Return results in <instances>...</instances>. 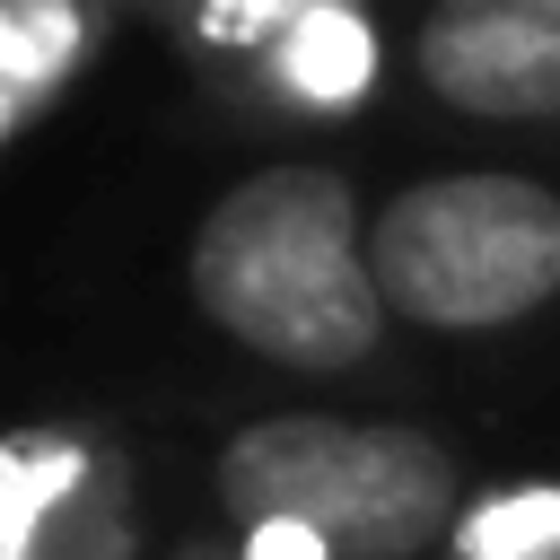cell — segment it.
Returning a JSON list of instances; mask_svg holds the SVG:
<instances>
[{
  "mask_svg": "<svg viewBox=\"0 0 560 560\" xmlns=\"http://www.w3.org/2000/svg\"><path fill=\"white\" fill-rule=\"evenodd\" d=\"M192 306L280 368L368 359L385 289L368 271L350 184L324 166H271L219 192L192 228Z\"/></svg>",
  "mask_w": 560,
  "mask_h": 560,
  "instance_id": "1",
  "label": "cell"
},
{
  "mask_svg": "<svg viewBox=\"0 0 560 560\" xmlns=\"http://www.w3.org/2000/svg\"><path fill=\"white\" fill-rule=\"evenodd\" d=\"M219 490L245 525H306L332 560H411L455 516V464L402 420L280 411L228 438Z\"/></svg>",
  "mask_w": 560,
  "mask_h": 560,
  "instance_id": "2",
  "label": "cell"
},
{
  "mask_svg": "<svg viewBox=\"0 0 560 560\" xmlns=\"http://www.w3.org/2000/svg\"><path fill=\"white\" fill-rule=\"evenodd\" d=\"M368 271L411 324H516L560 289V201L525 175H429L376 210Z\"/></svg>",
  "mask_w": 560,
  "mask_h": 560,
  "instance_id": "3",
  "label": "cell"
},
{
  "mask_svg": "<svg viewBox=\"0 0 560 560\" xmlns=\"http://www.w3.org/2000/svg\"><path fill=\"white\" fill-rule=\"evenodd\" d=\"M420 79L481 122L560 114V0H455L420 26Z\"/></svg>",
  "mask_w": 560,
  "mask_h": 560,
  "instance_id": "4",
  "label": "cell"
},
{
  "mask_svg": "<svg viewBox=\"0 0 560 560\" xmlns=\"http://www.w3.org/2000/svg\"><path fill=\"white\" fill-rule=\"evenodd\" d=\"M280 79L315 105H350L376 79V35L350 9H298L289 35H280Z\"/></svg>",
  "mask_w": 560,
  "mask_h": 560,
  "instance_id": "5",
  "label": "cell"
},
{
  "mask_svg": "<svg viewBox=\"0 0 560 560\" xmlns=\"http://www.w3.org/2000/svg\"><path fill=\"white\" fill-rule=\"evenodd\" d=\"M70 481H79L70 438H44V429L9 438V455H0V560H35V525Z\"/></svg>",
  "mask_w": 560,
  "mask_h": 560,
  "instance_id": "6",
  "label": "cell"
},
{
  "mask_svg": "<svg viewBox=\"0 0 560 560\" xmlns=\"http://www.w3.org/2000/svg\"><path fill=\"white\" fill-rule=\"evenodd\" d=\"M464 560H560V481H525L455 525Z\"/></svg>",
  "mask_w": 560,
  "mask_h": 560,
  "instance_id": "7",
  "label": "cell"
},
{
  "mask_svg": "<svg viewBox=\"0 0 560 560\" xmlns=\"http://www.w3.org/2000/svg\"><path fill=\"white\" fill-rule=\"evenodd\" d=\"M0 52H9V114H26V96L79 52V18L70 9H9L0 18Z\"/></svg>",
  "mask_w": 560,
  "mask_h": 560,
  "instance_id": "8",
  "label": "cell"
},
{
  "mask_svg": "<svg viewBox=\"0 0 560 560\" xmlns=\"http://www.w3.org/2000/svg\"><path fill=\"white\" fill-rule=\"evenodd\" d=\"M245 560H332V542L306 525H245Z\"/></svg>",
  "mask_w": 560,
  "mask_h": 560,
  "instance_id": "9",
  "label": "cell"
}]
</instances>
